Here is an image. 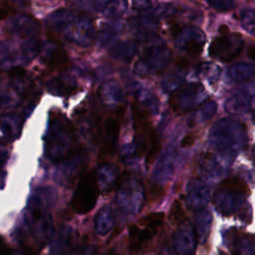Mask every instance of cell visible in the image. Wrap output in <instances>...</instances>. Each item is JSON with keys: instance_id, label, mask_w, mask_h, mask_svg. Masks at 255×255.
<instances>
[{"instance_id": "20", "label": "cell", "mask_w": 255, "mask_h": 255, "mask_svg": "<svg viewBox=\"0 0 255 255\" xmlns=\"http://www.w3.org/2000/svg\"><path fill=\"white\" fill-rule=\"evenodd\" d=\"M74 17V14L69 9L61 8L48 16L47 25L55 31L62 32Z\"/></svg>"}, {"instance_id": "29", "label": "cell", "mask_w": 255, "mask_h": 255, "mask_svg": "<svg viewBox=\"0 0 255 255\" xmlns=\"http://www.w3.org/2000/svg\"><path fill=\"white\" fill-rule=\"evenodd\" d=\"M195 139H196V133L195 132H189L182 138V140L180 142V145L182 147H188V146H190L194 143Z\"/></svg>"}, {"instance_id": "24", "label": "cell", "mask_w": 255, "mask_h": 255, "mask_svg": "<svg viewBox=\"0 0 255 255\" xmlns=\"http://www.w3.org/2000/svg\"><path fill=\"white\" fill-rule=\"evenodd\" d=\"M197 73L207 79L214 80L218 77L220 70L218 66L211 63H203L197 67Z\"/></svg>"}, {"instance_id": "13", "label": "cell", "mask_w": 255, "mask_h": 255, "mask_svg": "<svg viewBox=\"0 0 255 255\" xmlns=\"http://www.w3.org/2000/svg\"><path fill=\"white\" fill-rule=\"evenodd\" d=\"M43 43L38 37H31L24 39L19 49L14 50V57L17 67H21L22 64H27L34 60L41 54Z\"/></svg>"}, {"instance_id": "25", "label": "cell", "mask_w": 255, "mask_h": 255, "mask_svg": "<svg viewBox=\"0 0 255 255\" xmlns=\"http://www.w3.org/2000/svg\"><path fill=\"white\" fill-rule=\"evenodd\" d=\"M206 2L218 12H227L234 8V0H206Z\"/></svg>"}, {"instance_id": "10", "label": "cell", "mask_w": 255, "mask_h": 255, "mask_svg": "<svg viewBox=\"0 0 255 255\" xmlns=\"http://www.w3.org/2000/svg\"><path fill=\"white\" fill-rule=\"evenodd\" d=\"M205 99V91L202 85L198 83H187L175 90L170 98V104L173 108H178L182 103L184 107L191 108Z\"/></svg>"}, {"instance_id": "2", "label": "cell", "mask_w": 255, "mask_h": 255, "mask_svg": "<svg viewBox=\"0 0 255 255\" xmlns=\"http://www.w3.org/2000/svg\"><path fill=\"white\" fill-rule=\"evenodd\" d=\"M134 65V71L141 76L156 74L167 68L171 52L160 38H152Z\"/></svg>"}, {"instance_id": "33", "label": "cell", "mask_w": 255, "mask_h": 255, "mask_svg": "<svg viewBox=\"0 0 255 255\" xmlns=\"http://www.w3.org/2000/svg\"><path fill=\"white\" fill-rule=\"evenodd\" d=\"M9 1L15 2L17 4H21V5H26V4L29 3V0H9Z\"/></svg>"}, {"instance_id": "16", "label": "cell", "mask_w": 255, "mask_h": 255, "mask_svg": "<svg viewBox=\"0 0 255 255\" xmlns=\"http://www.w3.org/2000/svg\"><path fill=\"white\" fill-rule=\"evenodd\" d=\"M94 8L106 17L117 18L128 10V0H94Z\"/></svg>"}, {"instance_id": "7", "label": "cell", "mask_w": 255, "mask_h": 255, "mask_svg": "<svg viewBox=\"0 0 255 255\" xmlns=\"http://www.w3.org/2000/svg\"><path fill=\"white\" fill-rule=\"evenodd\" d=\"M243 39L240 34H221L214 38L209 46V56L220 62H231L241 53L243 48Z\"/></svg>"}, {"instance_id": "6", "label": "cell", "mask_w": 255, "mask_h": 255, "mask_svg": "<svg viewBox=\"0 0 255 255\" xmlns=\"http://www.w3.org/2000/svg\"><path fill=\"white\" fill-rule=\"evenodd\" d=\"M65 39L79 47H91L98 35L93 21L87 16H75L62 31Z\"/></svg>"}, {"instance_id": "15", "label": "cell", "mask_w": 255, "mask_h": 255, "mask_svg": "<svg viewBox=\"0 0 255 255\" xmlns=\"http://www.w3.org/2000/svg\"><path fill=\"white\" fill-rule=\"evenodd\" d=\"M124 30V24L118 20L108 21L102 24L98 34L99 42L102 47L115 45V42L120 38Z\"/></svg>"}, {"instance_id": "30", "label": "cell", "mask_w": 255, "mask_h": 255, "mask_svg": "<svg viewBox=\"0 0 255 255\" xmlns=\"http://www.w3.org/2000/svg\"><path fill=\"white\" fill-rule=\"evenodd\" d=\"M1 251H2V254H1V255H12V253H13L12 249H11L9 246H7L4 241H3V243H2V249H1Z\"/></svg>"}, {"instance_id": "12", "label": "cell", "mask_w": 255, "mask_h": 255, "mask_svg": "<svg viewBox=\"0 0 255 255\" xmlns=\"http://www.w3.org/2000/svg\"><path fill=\"white\" fill-rule=\"evenodd\" d=\"M40 55L45 64L54 70L65 71L70 67V60L66 51L57 42H44Z\"/></svg>"}, {"instance_id": "18", "label": "cell", "mask_w": 255, "mask_h": 255, "mask_svg": "<svg viewBox=\"0 0 255 255\" xmlns=\"http://www.w3.org/2000/svg\"><path fill=\"white\" fill-rule=\"evenodd\" d=\"M47 86L52 94L58 96L70 95L77 89V83L75 79L68 75H60L53 78Z\"/></svg>"}, {"instance_id": "32", "label": "cell", "mask_w": 255, "mask_h": 255, "mask_svg": "<svg viewBox=\"0 0 255 255\" xmlns=\"http://www.w3.org/2000/svg\"><path fill=\"white\" fill-rule=\"evenodd\" d=\"M219 32H220V34H227V33H229V29H228L227 26L222 25V26H220V28H219Z\"/></svg>"}, {"instance_id": "8", "label": "cell", "mask_w": 255, "mask_h": 255, "mask_svg": "<svg viewBox=\"0 0 255 255\" xmlns=\"http://www.w3.org/2000/svg\"><path fill=\"white\" fill-rule=\"evenodd\" d=\"M204 32L194 26H187L177 32L174 38L175 48L182 54L195 56L201 53L205 44Z\"/></svg>"}, {"instance_id": "4", "label": "cell", "mask_w": 255, "mask_h": 255, "mask_svg": "<svg viewBox=\"0 0 255 255\" xmlns=\"http://www.w3.org/2000/svg\"><path fill=\"white\" fill-rule=\"evenodd\" d=\"M99 193L100 190L96 170L92 168L83 171L71 200L74 211L80 214L90 212L97 203Z\"/></svg>"}, {"instance_id": "34", "label": "cell", "mask_w": 255, "mask_h": 255, "mask_svg": "<svg viewBox=\"0 0 255 255\" xmlns=\"http://www.w3.org/2000/svg\"><path fill=\"white\" fill-rule=\"evenodd\" d=\"M252 121H253L254 124H255V111H253V113H252Z\"/></svg>"}, {"instance_id": "23", "label": "cell", "mask_w": 255, "mask_h": 255, "mask_svg": "<svg viewBox=\"0 0 255 255\" xmlns=\"http://www.w3.org/2000/svg\"><path fill=\"white\" fill-rule=\"evenodd\" d=\"M169 219L173 224H180L185 219V212L182 207V204L180 203L179 199L174 200L170 212H169Z\"/></svg>"}, {"instance_id": "22", "label": "cell", "mask_w": 255, "mask_h": 255, "mask_svg": "<svg viewBox=\"0 0 255 255\" xmlns=\"http://www.w3.org/2000/svg\"><path fill=\"white\" fill-rule=\"evenodd\" d=\"M241 23L243 28L248 33L255 36V10H244L243 13L241 14Z\"/></svg>"}, {"instance_id": "28", "label": "cell", "mask_w": 255, "mask_h": 255, "mask_svg": "<svg viewBox=\"0 0 255 255\" xmlns=\"http://www.w3.org/2000/svg\"><path fill=\"white\" fill-rule=\"evenodd\" d=\"M152 0H132V6L137 10L148 9L151 5Z\"/></svg>"}, {"instance_id": "5", "label": "cell", "mask_w": 255, "mask_h": 255, "mask_svg": "<svg viewBox=\"0 0 255 255\" xmlns=\"http://www.w3.org/2000/svg\"><path fill=\"white\" fill-rule=\"evenodd\" d=\"M125 115V108L119 106L113 112V115L108 117L103 128H99L98 140L102 141L99 152V163L106 162L111 158L115 150V144L120 136L121 124Z\"/></svg>"}, {"instance_id": "19", "label": "cell", "mask_w": 255, "mask_h": 255, "mask_svg": "<svg viewBox=\"0 0 255 255\" xmlns=\"http://www.w3.org/2000/svg\"><path fill=\"white\" fill-rule=\"evenodd\" d=\"M229 78L236 83H243L255 76V64L237 63L228 69Z\"/></svg>"}, {"instance_id": "31", "label": "cell", "mask_w": 255, "mask_h": 255, "mask_svg": "<svg viewBox=\"0 0 255 255\" xmlns=\"http://www.w3.org/2000/svg\"><path fill=\"white\" fill-rule=\"evenodd\" d=\"M247 54H248V56H249V58H250L251 60L255 61V46L250 47V48L248 49V51H247Z\"/></svg>"}, {"instance_id": "17", "label": "cell", "mask_w": 255, "mask_h": 255, "mask_svg": "<svg viewBox=\"0 0 255 255\" xmlns=\"http://www.w3.org/2000/svg\"><path fill=\"white\" fill-rule=\"evenodd\" d=\"M138 50V45L134 41H120L113 45L110 50L111 56L124 63H128L130 62L134 56L136 55Z\"/></svg>"}, {"instance_id": "11", "label": "cell", "mask_w": 255, "mask_h": 255, "mask_svg": "<svg viewBox=\"0 0 255 255\" xmlns=\"http://www.w3.org/2000/svg\"><path fill=\"white\" fill-rule=\"evenodd\" d=\"M131 35L138 40H150L155 37L158 28V19L150 12L132 17L128 21Z\"/></svg>"}, {"instance_id": "9", "label": "cell", "mask_w": 255, "mask_h": 255, "mask_svg": "<svg viewBox=\"0 0 255 255\" xmlns=\"http://www.w3.org/2000/svg\"><path fill=\"white\" fill-rule=\"evenodd\" d=\"M6 30L10 35L27 39L38 37L41 28L34 17L26 14H18L7 21Z\"/></svg>"}, {"instance_id": "27", "label": "cell", "mask_w": 255, "mask_h": 255, "mask_svg": "<svg viewBox=\"0 0 255 255\" xmlns=\"http://www.w3.org/2000/svg\"><path fill=\"white\" fill-rule=\"evenodd\" d=\"M182 74H183V70L182 69H178L175 71H172L169 75H166V77L163 80V83L165 86H168L170 83L173 84H179L181 79H182Z\"/></svg>"}, {"instance_id": "14", "label": "cell", "mask_w": 255, "mask_h": 255, "mask_svg": "<svg viewBox=\"0 0 255 255\" xmlns=\"http://www.w3.org/2000/svg\"><path fill=\"white\" fill-rule=\"evenodd\" d=\"M255 95V87L247 85L237 90L227 101L226 107L233 113H246L249 111L252 98Z\"/></svg>"}, {"instance_id": "3", "label": "cell", "mask_w": 255, "mask_h": 255, "mask_svg": "<svg viewBox=\"0 0 255 255\" xmlns=\"http://www.w3.org/2000/svg\"><path fill=\"white\" fill-rule=\"evenodd\" d=\"M164 216L163 212H151L129 226L128 248L131 253H138L147 246L161 226Z\"/></svg>"}, {"instance_id": "26", "label": "cell", "mask_w": 255, "mask_h": 255, "mask_svg": "<svg viewBox=\"0 0 255 255\" xmlns=\"http://www.w3.org/2000/svg\"><path fill=\"white\" fill-rule=\"evenodd\" d=\"M164 195V189L160 185L152 184L149 187L148 192H146V197L148 198V201H155L159 198H161Z\"/></svg>"}, {"instance_id": "21", "label": "cell", "mask_w": 255, "mask_h": 255, "mask_svg": "<svg viewBox=\"0 0 255 255\" xmlns=\"http://www.w3.org/2000/svg\"><path fill=\"white\" fill-rule=\"evenodd\" d=\"M233 245V255H255V241L249 236H237Z\"/></svg>"}, {"instance_id": "1", "label": "cell", "mask_w": 255, "mask_h": 255, "mask_svg": "<svg viewBox=\"0 0 255 255\" xmlns=\"http://www.w3.org/2000/svg\"><path fill=\"white\" fill-rule=\"evenodd\" d=\"M131 111L136 147L135 154L141 156L145 153L146 163L151 164L156 159L161 148L159 136L152 126L149 112L142 108L136 99L132 102Z\"/></svg>"}]
</instances>
